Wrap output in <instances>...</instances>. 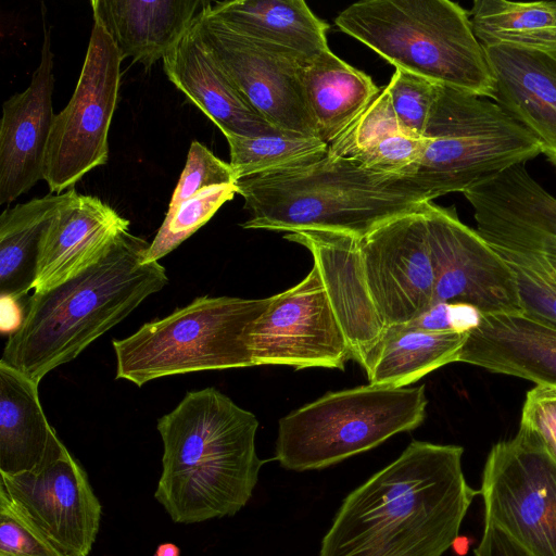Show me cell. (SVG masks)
<instances>
[{"mask_svg":"<svg viewBox=\"0 0 556 556\" xmlns=\"http://www.w3.org/2000/svg\"><path fill=\"white\" fill-rule=\"evenodd\" d=\"M463 453L413 440L345 496L318 556H442L479 494L465 478Z\"/></svg>","mask_w":556,"mask_h":556,"instance_id":"obj_1","label":"cell"},{"mask_svg":"<svg viewBox=\"0 0 556 556\" xmlns=\"http://www.w3.org/2000/svg\"><path fill=\"white\" fill-rule=\"evenodd\" d=\"M149 245L124 230L96 264L34 292L0 362L39 383L49 371L73 361L168 282L159 262H144Z\"/></svg>","mask_w":556,"mask_h":556,"instance_id":"obj_2","label":"cell"},{"mask_svg":"<svg viewBox=\"0 0 556 556\" xmlns=\"http://www.w3.org/2000/svg\"><path fill=\"white\" fill-rule=\"evenodd\" d=\"M257 418L215 388L188 392L157 421L162 473L154 493L174 522L232 516L250 501L265 460Z\"/></svg>","mask_w":556,"mask_h":556,"instance_id":"obj_3","label":"cell"},{"mask_svg":"<svg viewBox=\"0 0 556 556\" xmlns=\"http://www.w3.org/2000/svg\"><path fill=\"white\" fill-rule=\"evenodd\" d=\"M236 187L250 213L241 224L244 229L330 230L359 239L435 199L416 175L376 173L327 154L303 166L240 179Z\"/></svg>","mask_w":556,"mask_h":556,"instance_id":"obj_4","label":"cell"},{"mask_svg":"<svg viewBox=\"0 0 556 556\" xmlns=\"http://www.w3.org/2000/svg\"><path fill=\"white\" fill-rule=\"evenodd\" d=\"M336 25L395 68L492 98L494 78L468 13L448 0H366L349 5Z\"/></svg>","mask_w":556,"mask_h":556,"instance_id":"obj_5","label":"cell"},{"mask_svg":"<svg viewBox=\"0 0 556 556\" xmlns=\"http://www.w3.org/2000/svg\"><path fill=\"white\" fill-rule=\"evenodd\" d=\"M270 298L199 296L115 339L116 378L138 387L162 377L254 366L249 331Z\"/></svg>","mask_w":556,"mask_h":556,"instance_id":"obj_6","label":"cell"},{"mask_svg":"<svg viewBox=\"0 0 556 556\" xmlns=\"http://www.w3.org/2000/svg\"><path fill=\"white\" fill-rule=\"evenodd\" d=\"M427 404L425 386L328 392L279 420L275 459L294 471L329 467L417 428Z\"/></svg>","mask_w":556,"mask_h":556,"instance_id":"obj_7","label":"cell"},{"mask_svg":"<svg viewBox=\"0 0 556 556\" xmlns=\"http://www.w3.org/2000/svg\"><path fill=\"white\" fill-rule=\"evenodd\" d=\"M416 176L435 198L464 192L542 153L540 142L497 103L440 85Z\"/></svg>","mask_w":556,"mask_h":556,"instance_id":"obj_8","label":"cell"},{"mask_svg":"<svg viewBox=\"0 0 556 556\" xmlns=\"http://www.w3.org/2000/svg\"><path fill=\"white\" fill-rule=\"evenodd\" d=\"M479 494L485 521L533 556H556V459L530 430L491 447Z\"/></svg>","mask_w":556,"mask_h":556,"instance_id":"obj_9","label":"cell"},{"mask_svg":"<svg viewBox=\"0 0 556 556\" xmlns=\"http://www.w3.org/2000/svg\"><path fill=\"white\" fill-rule=\"evenodd\" d=\"M122 61L108 31L93 21L76 88L54 115L48 140L43 180L52 193L74 188L90 170L106 164Z\"/></svg>","mask_w":556,"mask_h":556,"instance_id":"obj_10","label":"cell"},{"mask_svg":"<svg viewBox=\"0 0 556 556\" xmlns=\"http://www.w3.org/2000/svg\"><path fill=\"white\" fill-rule=\"evenodd\" d=\"M210 4L197 16L195 26L243 98L280 131L318 138L302 83L304 65L235 30Z\"/></svg>","mask_w":556,"mask_h":556,"instance_id":"obj_11","label":"cell"},{"mask_svg":"<svg viewBox=\"0 0 556 556\" xmlns=\"http://www.w3.org/2000/svg\"><path fill=\"white\" fill-rule=\"evenodd\" d=\"M249 350L254 366L344 369L351 350L314 266L296 286L270 296L251 326Z\"/></svg>","mask_w":556,"mask_h":556,"instance_id":"obj_12","label":"cell"},{"mask_svg":"<svg viewBox=\"0 0 556 556\" xmlns=\"http://www.w3.org/2000/svg\"><path fill=\"white\" fill-rule=\"evenodd\" d=\"M422 208L434 271L433 304H467L481 314L521 312L517 278L507 262L455 210L432 201Z\"/></svg>","mask_w":556,"mask_h":556,"instance_id":"obj_13","label":"cell"},{"mask_svg":"<svg viewBox=\"0 0 556 556\" xmlns=\"http://www.w3.org/2000/svg\"><path fill=\"white\" fill-rule=\"evenodd\" d=\"M422 204L359 239L366 283L386 328L409 324L433 304L434 271Z\"/></svg>","mask_w":556,"mask_h":556,"instance_id":"obj_14","label":"cell"},{"mask_svg":"<svg viewBox=\"0 0 556 556\" xmlns=\"http://www.w3.org/2000/svg\"><path fill=\"white\" fill-rule=\"evenodd\" d=\"M0 476V488L61 552L89 555L99 531L101 504L67 448L38 471Z\"/></svg>","mask_w":556,"mask_h":556,"instance_id":"obj_15","label":"cell"},{"mask_svg":"<svg viewBox=\"0 0 556 556\" xmlns=\"http://www.w3.org/2000/svg\"><path fill=\"white\" fill-rule=\"evenodd\" d=\"M477 232L494 249L556 254V199L523 164L465 190Z\"/></svg>","mask_w":556,"mask_h":556,"instance_id":"obj_16","label":"cell"},{"mask_svg":"<svg viewBox=\"0 0 556 556\" xmlns=\"http://www.w3.org/2000/svg\"><path fill=\"white\" fill-rule=\"evenodd\" d=\"M285 239L312 254L334 315L349 343L352 359L366 369L380 343L383 325L363 270L359 238L330 230H299Z\"/></svg>","mask_w":556,"mask_h":556,"instance_id":"obj_17","label":"cell"},{"mask_svg":"<svg viewBox=\"0 0 556 556\" xmlns=\"http://www.w3.org/2000/svg\"><path fill=\"white\" fill-rule=\"evenodd\" d=\"M40 62L29 86L9 98L0 123V204L11 203L43 179L53 118V52L43 24Z\"/></svg>","mask_w":556,"mask_h":556,"instance_id":"obj_18","label":"cell"},{"mask_svg":"<svg viewBox=\"0 0 556 556\" xmlns=\"http://www.w3.org/2000/svg\"><path fill=\"white\" fill-rule=\"evenodd\" d=\"M129 220L98 197L72 188L42 236L34 292L60 285L96 264Z\"/></svg>","mask_w":556,"mask_h":556,"instance_id":"obj_19","label":"cell"},{"mask_svg":"<svg viewBox=\"0 0 556 556\" xmlns=\"http://www.w3.org/2000/svg\"><path fill=\"white\" fill-rule=\"evenodd\" d=\"M163 67L168 80L224 136L286 134L273 126L243 98L200 36L194 22L163 59Z\"/></svg>","mask_w":556,"mask_h":556,"instance_id":"obj_20","label":"cell"},{"mask_svg":"<svg viewBox=\"0 0 556 556\" xmlns=\"http://www.w3.org/2000/svg\"><path fill=\"white\" fill-rule=\"evenodd\" d=\"M458 362L556 389V327L522 311L482 314Z\"/></svg>","mask_w":556,"mask_h":556,"instance_id":"obj_21","label":"cell"},{"mask_svg":"<svg viewBox=\"0 0 556 556\" xmlns=\"http://www.w3.org/2000/svg\"><path fill=\"white\" fill-rule=\"evenodd\" d=\"M495 100L541 144L556 168V54L510 46H483Z\"/></svg>","mask_w":556,"mask_h":556,"instance_id":"obj_22","label":"cell"},{"mask_svg":"<svg viewBox=\"0 0 556 556\" xmlns=\"http://www.w3.org/2000/svg\"><path fill=\"white\" fill-rule=\"evenodd\" d=\"M204 0H92L93 21L114 41L123 60L150 68L163 60L203 11Z\"/></svg>","mask_w":556,"mask_h":556,"instance_id":"obj_23","label":"cell"},{"mask_svg":"<svg viewBox=\"0 0 556 556\" xmlns=\"http://www.w3.org/2000/svg\"><path fill=\"white\" fill-rule=\"evenodd\" d=\"M38 384L0 362V473L38 471L66 450L43 413Z\"/></svg>","mask_w":556,"mask_h":556,"instance_id":"obj_24","label":"cell"},{"mask_svg":"<svg viewBox=\"0 0 556 556\" xmlns=\"http://www.w3.org/2000/svg\"><path fill=\"white\" fill-rule=\"evenodd\" d=\"M210 10L235 30L303 65L329 50L328 25L303 0L217 1Z\"/></svg>","mask_w":556,"mask_h":556,"instance_id":"obj_25","label":"cell"},{"mask_svg":"<svg viewBox=\"0 0 556 556\" xmlns=\"http://www.w3.org/2000/svg\"><path fill=\"white\" fill-rule=\"evenodd\" d=\"M302 83L317 137L328 146L381 90L330 49L303 66Z\"/></svg>","mask_w":556,"mask_h":556,"instance_id":"obj_26","label":"cell"},{"mask_svg":"<svg viewBox=\"0 0 556 556\" xmlns=\"http://www.w3.org/2000/svg\"><path fill=\"white\" fill-rule=\"evenodd\" d=\"M468 332L428 330L412 323L386 328L365 369L370 384L402 388L459 359Z\"/></svg>","mask_w":556,"mask_h":556,"instance_id":"obj_27","label":"cell"},{"mask_svg":"<svg viewBox=\"0 0 556 556\" xmlns=\"http://www.w3.org/2000/svg\"><path fill=\"white\" fill-rule=\"evenodd\" d=\"M72 188L5 208L0 216V294L22 299L33 290L39 247L50 220Z\"/></svg>","mask_w":556,"mask_h":556,"instance_id":"obj_28","label":"cell"},{"mask_svg":"<svg viewBox=\"0 0 556 556\" xmlns=\"http://www.w3.org/2000/svg\"><path fill=\"white\" fill-rule=\"evenodd\" d=\"M472 30L482 46H510L556 54V1L477 0Z\"/></svg>","mask_w":556,"mask_h":556,"instance_id":"obj_29","label":"cell"},{"mask_svg":"<svg viewBox=\"0 0 556 556\" xmlns=\"http://www.w3.org/2000/svg\"><path fill=\"white\" fill-rule=\"evenodd\" d=\"M230 166L237 181L243 178L303 166L324 157L328 144L318 138L295 135L242 137L225 135Z\"/></svg>","mask_w":556,"mask_h":556,"instance_id":"obj_30","label":"cell"},{"mask_svg":"<svg viewBox=\"0 0 556 556\" xmlns=\"http://www.w3.org/2000/svg\"><path fill=\"white\" fill-rule=\"evenodd\" d=\"M494 250L516 275L522 312L556 327V254Z\"/></svg>","mask_w":556,"mask_h":556,"instance_id":"obj_31","label":"cell"},{"mask_svg":"<svg viewBox=\"0 0 556 556\" xmlns=\"http://www.w3.org/2000/svg\"><path fill=\"white\" fill-rule=\"evenodd\" d=\"M237 193L236 184L206 188L185 203L170 216H165L150 243L144 262H159L205 225L223 204Z\"/></svg>","mask_w":556,"mask_h":556,"instance_id":"obj_32","label":"cell"},{"mask_svg":"<svg viewBox=\"0 0 556 556\" xmlns=\"http://www.w3.org/2000/svg\"><path fill=\"white\" fill-rule=\"evenodd\" d=\"M402 131L387 87L371 100L346 129L328 146L332 160L355 161L392 134Z\"/></svg>","mask_w":556,"mask_h":556,"instance_id":"obj_33","label":"cell"},{"mask_svg":"<svg viewBox=\"0 0 556 556\" xmlns=\"http://www.w3.org/2000/svg\"><path fill=\"white\" fill-rule=\"evenodd\" d=\"M386 87L401 130L424 137L440 84L402 68H395Z\"/></svg>","mask_w":556,"mask_h":556,"instance_id":"obj_34","label":"cell"},{"mask_svg":"<svg viewBox=\"0 0 556 556\" xmlns=\"http://www.w3.org/2000/svg\"><path fill=\"white\" fill-rule=\"evenodd\" d=\"M236 182L230 164L215 156L203 143L193 140L165 216L173 215L182 203L206 188Z\"/></svg>","mask_w":556,"mask_h":556,"instance_id":"obj_35","label":"cell"},{"mask_svg":"<svg viewBox=\"0 0 556 556\" xmlns=\"http://www.w3.org/2000/svg\"><path fill=\"white\" fill-rule=\"evenodd\" d=\"M0 556H66L0 488Z\"/></svg>","mask_w":556,"mask_h":556,"instance_id":"obj_36","label":"cell"},{"mask_svg":"<svg viewBox=\"0 0 556 556\" xmlns=\"http://www.w3.org/2000/svg\"><path fill=\"white\" fill-rule=\"evenodd\" d=\"M426 148V138L403 131L390 135L355 161L361 166L386 175H415Z\"/></svg>","mask_w":556,"mask_h":556,"instance_id":"obj_37","label":"cell"},{"mask_svg":"<svg viewBox=\"0 0 556 556\" xmlns=\"http://www.w3.org/2000/svg\"><path fill=\"white\" fill-rule=\"evenodd\" d=\"M521 427L530 430L556 459V389L535 386L526 394Z\"/></svg>","mask_w":556,"mask_h":556,"instance_id":"obj_38","label":"cell"},{"mask_svg":"<svg viewBox=\"0 0 556 556\" xmlns=\"http://www.w3.org/2000/svg\"><path fill=\"white\" fill-rule=\"evenodd\" d=\"M475 556H533L493 523L484 520L480 542Z\"/></svg>","mask_w":556,"mask_h":556,"instance_id":"obj_39","label":"cell"},{"mask_svg":"<svg viewBox=\"0 0 556 556\" xmlns=\"http://www.w3.org/2000/svg\"><path fill=\"white\" fill-rule=\"evenodd\" d=\"M18 300L12 296H1V321L0 328L3 333H13L22 324L23 313L17 303Z\"/></svg>","mask_w":556,"mask_h":556,"instance_id":"obj_40","label":"cell"},{"mask_svg":"<svg viewBox=\"0 0 556 556\" xmlns=\"http://www.w3.org/2000/svg\"><path fill=\"white\" fill-rule=\"evenodd\" d=\"M154 556H180V549L176 544L162 543L156 547Z\"/></svg>","mask_w":556,"mask_h":556,"instance_id":"obj_41","label":"cell"}]
</instances>
